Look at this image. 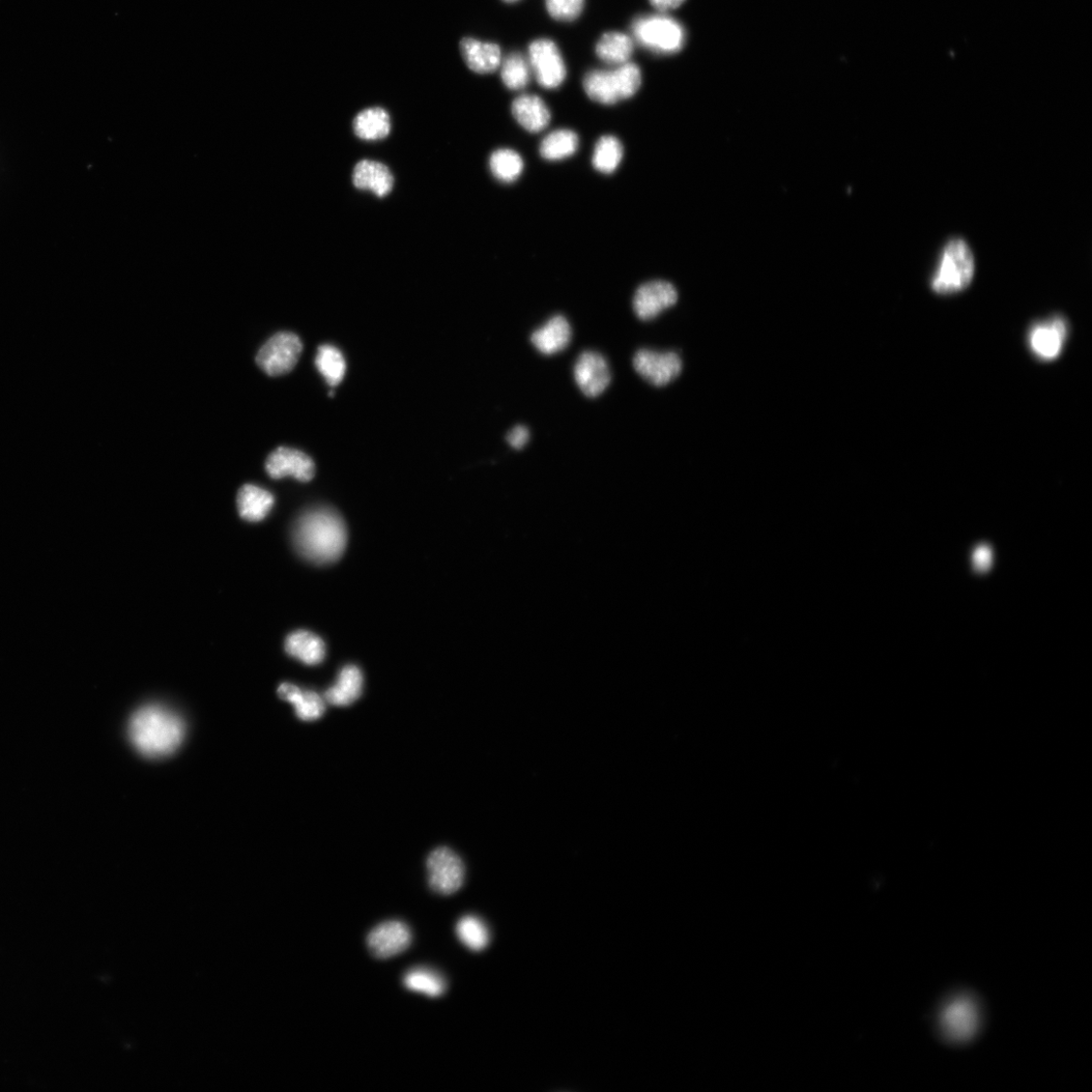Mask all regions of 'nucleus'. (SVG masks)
<instances>
[{"instance_id": "1", "label": "nucleus", "mask_w": 1092, "mask_h": 1092, "mask_svg": "<svg viewBox=\"0 0 1092 1092\" xmlns=\"http://www.w3.org/2000/svg\"><path fill=\"white\" fill-rule=\"evenodd\" d=\"M294 539L300 554L315 564L337 561L347 548L348 530L341 516L331 508L306 512L298 521Z\"/></svg>"}, {"instance_id": "2", "label": "nucleus", "mask_w": 1092, "mask_h": 1092, "mask_svg": "<svg viewBox=\"0 0 1092 1092\" xmlns=\"http://www.w3.org/2000/svg\"><path fill=\"white\" fill-rule=\"evenodd\" d=\"M185 734L186 727L181 716L160 705L140 708L129 725L130 740L136 750L152 759L175 753Z\"/></svg>"}, {"instance_id": "3", "label": "nucleus", "mask_w": 1092, "mask_h": 1092, "mask_svg": "<svg viewBox=\"0 0 1092 1092\" xmlns=\"http://www.w3.org/2000/svg\"><path fill=\"white\" fill-rule=\"evenodd\" d=\"M590 100L606 105L634 97L642 85V72L635 63H626L613 70H591L583 81Z\"/></svg>"}, {"instance_id": "4", "label": "nucleus", "mask_w": 1092, "mask_h": 1092, "mask_svg": "<svg viewBox=\"0 0 1092 1092\" xmlns=\"http://www.w3.org/2000/svg\"><path fill=\"white\" fill-rule=\"evenodd\" d=\"M975 273V258L970 246L961 238L946 243L939 267L932 278V289L941 295L961 292Z\"/></svg>"}, {"instance_id": "5", "label": "nucleus", "mask_w": 1092, "mask_h": 1092, "mask_svg": "<svg viewBox=\"0 0 1092 1092\" xmlns=\"http://www.w3.org/2000/svg\"><path fill=\"white\" fill-rule=\"evenodd\" d=\"M631 30L642 46L658 54L677 53L686 41L680 22L663 15L641 16L632 22Z\"/></svg>"}, {"instance_id": "6", "label": "nucleus", "mask_w": 1092, "mask_h": 1092, "mask_svg": "<svg viewBox=\"0 0 1092 1092\" xmlns=\"http://www.w3.org/2000/svg\"><path fill=\"white\" fill-rule=\"evenodd\" d=\"M428 884L441 897L457 893L465 882L466 868L461 857L449 848L441 847L431 852L426 861Z\"/></svg>"}, {"instance_id": "7", "label": "nucleus", "mask_w": 1092, "mask_h": 1092, "mask_svg": "<svg viewBox=\"0 0 1092 1092\" xmlns=\"http://www.w3.org/2000/svg\"><path fill=\"white\" fill-rule=\"evenodd\" d=\"M302 351V341L296 334L280 332L264 345L256 362L269 376H283L297 365Z\"/></svg>"}, {"instance_id": "8", "label": "nucleus", "mask_w": 1092, "mask_h": 1092, "mask_svg": "<svg viewBox=\"0 0 1092 1092\" xmlns=\"http://www.w3.org/2000/svg\"><path fill=\"white\" fill-rule=\"evenodd\" d=\"M529 65L539 85L544 89H558L567 76L563 56L550 39L533 41L528 48Z\"/></svg>"}, {"instance_id": "9", "label": "nucleus", "mask_w": 1092, "mask_h": 1092, "mask_svg": "<svg viewBox=\"0 0 1092 1092\" xmlns=\"http://www.w3.org/2000/svg\"><path fill=\"white\" fill-rule=\"evenodd\" d=\"M632 362L639 375L657 388L665 387L675 381L683 367L681 357L673 352L640 350Z\"/></svg>"}, {"instance_id": "10", "label": "nucleus", "mask_w": 1092, "mask_h": 1092, "mask_svg": "<svg viewBox=\"0 0 1092 1092\" xmlns=\"http://www.w3.org/2000/svg\"><path fill=\"white\" fill-rule=\"evenodd\" d=\"M409 927L399 921H387L373 928L366 938L371 956L389 959L405 952L412 944Z\"/></svg>"}, {"instance_id": "11", "label": "nucleus", "mask_w": 1092, "mask_h": 1092, "mask_svg": "<svg viewBox=\"0 0 1092 1092\" xmlns=\"http://www.w3.org/2000/svg\"><path fill=\"white\" fill-rule=\"evenodd\" d=\"M676 287L669 281L652 280L637 290L632 307L642 321H651L678 302Z\"/></svg>"}, {"instance_id": "12", "label": "nucleus", "mask_w": 1092, "mask_h": 1092, "mask_svg": "<svg viewBox=\"0 0 1092 1092\" xmlns=\"http://www.w3.org/2000/svg\"><path fill=\"white\" fill-rule=\"evenodd\" d=\"M573 377L587 398H597L611 383V371L605 357L596 352H584L573 367Z\"/></svg>"}, {"instance_id": "13", "label": "nucleus", "mask_w": 1092, "mask_h": 1092, "mask_svg": "<svg viewBox=\"0 0 1092 1092\" xmlns=\"http://www.w3.org/2000/svg\"><path fill=\"white\" fill-rule=\"evenodd\" d=\"M1069 327L1060 315L1034 325L1029 334V349L1038 358L1051 361L1060 357L1068 340Z\"/></svg>"}, {"instance_id": "14", "label": "nucleus", "mask_w": 1092, "mask_h": 1092, "mask_svg": "<svg viewBox=\"0 0 1092 1092\" xmlns=\"http://www.w3.org/2000/svg\"><path fill=\"white\" fill-rule=\"evenodd\" d=\"M266 469L273 479L293 477L300 482H309L315 476L313 459L298 449L279 447L267 459Z\"/></svg>"}, {"instance_id": "15", "label": "nucleus", "mask_w": 1092, "mask_h": 1092, "mask_svg": "<svg viewBox=\"0 0 1092 1092\" xmlns=\"http://www.w3.org/2000/svg\"><path fill=\"white\" fill-rule=\"evenodd\" d=\"M571 327L563 315H556L530 336L533 347L543 356L565 351L571 341Z\"/></svg>"}, {"instance_id": "16", "label": "nucleus", "mask_w": 1092, "mask_h": 1092, "mask_svg": "<svg viewBox=\"0 0 1092 1092\" xmlns=\"http://www.w3.org/2000/svg\"><path fill=\"white\" fill-rule=\"evenodd\" d=\"M353 182L357 189L372 191L380 197L388 195L394 187V177L389 167L372 160H362L356 165Z\"/></svg>"}, {"instance_id": "17", "label": "nucleus", "mask_w": 1092, "mask_h": 1092, "mask_svg": "<svg viewBox=\"0 0 1092 1092\" xmlns=\"http://www.w3.org/2000/svg\"><path fill=\"white\" fill-rule=\"evenodd\" d=\"M461 52L468 67L479 74L492 73L502 63L501 49L494 43L464 38L461 41Z\"/></svg>"}, {"instance_id": "18", "label": "nucleus", "mask_w": 1092, "mask_h": 1092, "mask_svg": "<svg viewBox=\"0 0 1092 1092\" xmlns=\"http://www.w3.org/2000/svg\"><path fill=\"white\" fill-rule=\"evenodd\" d=\"M514 119L530 133H539L549 126L552 118L548 105L537 96L524 95L512 104Z\"/></svg>"}, {"instance_id": "19", "label": "nucleus", "mask_w": 1092, "mask_h": 1092, "mask_svg": "<svg viewBox=\"0 0 1092 1092\" xmlns=\"http://www.w3.org/2000/svg\"><path fill=\"white\" fill-rule=\"evenodd\" d=\"M278 696L295 706L301 721L313 722L321 718L325 712V700L313 692H303L291 683H283L277 689Z\"/></svg>"}, {"instance_id": "20", "label": "nucleus", "mask_w": 1092, "mask_h": 1092, "mask_svg": "<svg viewBox=\"0 0 1092 1092\" xmlns=\"http://www.w3.org/2000/svg\"><path fill=\"white\" fill-rule=\"evenodd\" d=\"M363 676L357 666L344 667L334 686L329 688L324 699L335 706H349L355 703L361 695Z\"/></svg>"}, {"instance_id": "21", "label": "nucleus", "mask_w": 1092, "mask_h": 1092, "mask_svg": "<svg viewBox=\"0 0 1092 1092\" xmlns=\"http://www.w3.org/2000/svg\"><path fill=\"white\" fill-rule=\"evenodd\" d=\"M285 651L306 665L323 662L326 650L324 642L310 631L298 630L286 638Z\"/></svg>"}, {"instance_id": "22", "label": "nucleus", "mask_w": 1092, "mask_h": 1092, "mask_svg": "<svg viewBox=\"0 0 1092 1092\" xmlns=\"http://www.w3.org/2000/svg\"><path fill=\"white\" fill-rule=\"evenodd\" d=\"M274 505L272 493L255 484L243 485L237 496V506L242 519L256 523L266 519Z\"/></svg>"}, {"instance_id": "23", "label": "nucleus", "mask_w": 1092, "mask_h": 1092, "mask_svg": "<svg viewBox=\"0 0 1092 1092\" xmlns=\"http://www.w3.org/2000/svg\"><path fill=\"white\" fill-rule=\"evenodd\" d=\"M634 49V41L628 35L620 32H609L598 41L596 54L601 62L609 65L620 66L628 63Z\"/></svg>"}, {"instance_id": "24", "label": "nucleus", "mask_w": 1092, "mask_h": 1092, "mask_svg": "<svg viewBox=\"0 0 1092 1092\" xmlns=\"http://www.w3.org/2000/svg\"><path fill=\"white\" fill-rule=\"evenodd\" d=\"M357 136L364 141L385 139L391 132V119L382 107H369L360 111L354 122Z\"/></svg>"}, {"instance_id": "25", "label": "nucleus", "mask_w": 1092, "mask_h": 1092, "mask_svg": "<svg viewBox=\"0 0 1092 1092\" xmlns=\"http://www.w3.org/2000/svg\"><path fill=\"white\" fill-rule=\"evenodd\" d=\"M578 148V135L573 131L561 129L550 133L542 140L539 153L546 160L558 161L573 155Z\"/></svg>"}, {"instance_id": "26", "label": "nucleus", "mask_w": 1092, "mask_h": 1092, "mask_svg": "<svg viewBox=\"0 0 1092 1092\" xmlns=\"http://www.w3.org/2000/svg\"><path fill=\"white\" fill-rule=\"evenodd\" d=\"M623 158L621 142L614 136L601 137L595 147L593 166L605 175L613 174Z\"/></svg>"}, {"instance_id": "27", "label": "nucleus", "mask_w": 1092, "mask_h": 1092, "mask_svg": "<svg viewBox=\"0 0 1092 1092\" xmlns=\"http://www.w3.org/2000/svg\"><path fill=\"white\" fill-rule=\"evenodd\" d=\"M315 366L330 387L338 386L347 372V361L342 353L329 344L319 348L315 357Z\"/></svg>"}, {"instance_id": "28", "label": "nucleus", "mask_w": 1092, "mask_h": 1092, "mask_svg": "<svg viewBox=\"0 0 1092 1092\" xmlns=\"http://www.w3.org/2000/svg\"><path fill=\"white\" fill-rule=\"evenodd\" d=\"M492 175L499 182L512 184L519 180L525 169L522 156L511 149H499L488 160Z\"/></svg>"}, {"instance_id": "29", "label": "nucleus", "mask_w": 1092, "mask_h": 1092, "mask_svg": "<svg viewBox=\"0 0 1092 1092\" xmlns=\"http://www.w3.org/2000/svg\"><path fill=\"white\" fill-rule=\"evenodd\" d=\"M456 934L459 940L472 951L480 952L485 949L490 942V933L480 918L467 915L456 925Z\"/></svg>"}, {"instance_id": "30", "label": "nucleus", "mask_w": 1092, "mask_h": 1092, "mask_svg": "<svg viewBox=\"0 0 1092 1092\" xmlns=\"http://www.w3.org/2000/svg\"><path fill=\"white\" fill-rule=\"evenodd\" d=\"M501 78L509 90L521 91L530 81V66L521 53H511L503 62Z\"/></svg>"}, {"instance_id": "31", "label": "nucleus", "mask_w": 1092, "mask_h": 1092, "mask_svg": "<svg viewBox=\"0 0 1092 1092\" xmlns=\"http://www.w3.org/2000/svg\"><path fill=\"white\" fill-rule=\"evenodd\" d=\"M405 987L414 991L423 992L429 996L438 997L444 993L445 985L438 974L428 970H413L406 974Z\"/></svg>"}, {"instance_id": "32", "label": "nucleus", "mask_w": 1092, "mask_h": 1092, "mask_svg": "<svg viewBox=\"0 0 1092 1092\" xmlns=\"http://www.w3.org/2000/svg\"><path fill=\"white\" fill-rule=\"evenodd\" d=\"M585 0H545L546 10L560 21L577 20L584 9Z\"/></svg>"}, {"instance_id": "33", "label": "nucleus", "mask_w": 1092, "mask_h": 1092, "mask_svg": "<svg viewBox=\"0 0 1092 1092\" xmlns=\"http://www.w3.org/2000/svg\"><path fill=\"white\" fill-rule=\"evenodd\" d=\"M529 430L523 425H517L506 436L507 442L516 450H522L529 441Z\"/></svg>"}, {"instance_id": "34", "label": "nucleus", "mask_w": 1092, "mask_h": 1092, "mask_svg": "<svg viewBox=\"0 0 1092 1092\" xmlns=\"http://www.w3.org/2000/svg\"><path fill=\"white\" fill-rule=\"evenodd\" d=\"M974 569L977 571H984L989 567L990 564V550L987 545H981L977 548L973 555Z\"/></svg>"}, {"instance_id": "35", "label": "nucleus", "mask_w": 1092, "mask_h": 1092, "mask_svg": "<svg viewBox=\"0 0 1092 1092\" xmlns=\"http://www.w3.org/2000/svg\"><path fill=\"white\" fill-rule=\"evenodd\" d=\"M685 0H650L651 5L660 13L675 10L683 5Z\"/></svg>"}, {"instance_id": "36", "label": "nucleus", "mask_w": 1092, "mask_h": 1092, "mask_svg": "<svg viewBox=\"0 0 1092 1092\" xmlns=\"http://www.w3.org/2000/svg\"><path fill=\"white\" fill-rule=\"evenodd\" d=\"M503 2L508 3V4H513V3L519 2V0H503Z\"/></svg>"}]
</instances>
